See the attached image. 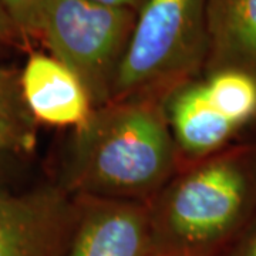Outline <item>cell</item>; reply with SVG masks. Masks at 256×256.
<instances>
[{
	"instance_id": "277c9868",
	"label": "cell",
	"mask_w": 256,
	"mask_h": 256,
	"mask_svg": "<svg viewBox=\"0 0 256 256\" xmlns=\"http://www.w3.org/2000/svg\"><path fill=\"white\" fill-rule=\"evenodd\" d=\"M137 12L94 0H46L42 37L52 56L84 84L94 108L112 101Z\"/></svg>"
},
{
	"instance_id": "4fadbf2b",
	"label": "cell",
	"mask_w": 256,
	"mask_h": 256,
	"mask_svg": "<svg viewBox=\"0 0 256 256\" xmlns=\"http://www.w3.org/2000/svg\"><path fill=\"white\" fill-rule=\"evenodd\" d=\"M0 107H26L20 90V78L4 68H0Z\"/></svg>"
},
{
	"instance_id": "52a82bcc",
	"label": "cell",
	"mask_w": 256,
	"mask_h": 256,
	"mask_svg": "<svg viewBox=\"0 0 256 256\" xmlns=\"http://www.w3.org/2000/svg\"><path fill=\"white\" fill-rule=\"evenodd\" d=\"M18 78L23 101L34 121L77 128L94 111L80 78L53 56L32 53Z\"/></svg>"
},
{
	"instance_id": "9c48e42d",
	"label": "cell",
	"mask_w": 256,
	"mask_h": 256,
	"mask_svg": "<svg viewBox=\"0 0 256 256\" xmlns=\"http://www.w3.org/2000/svg\"><path fill=\"white\" fill-rule=\"evenodd\" d=\"M208 73L240 70L256 77V0H208Z\"/></svg>"
},
{
	"instance_id": "7c38bea8",
	"label": "cell",
	"mask_w": 256,
	"mask_h": 256,
	"mask_svg": "<svg viewBox=\"0 0 256 256\" xmlns=\"http://www.w3.org/2000/svg\"><path fill=\"white\" fill-rule=\"evenodd\" d=\"M22 37L42 36V13L46 0H0Z\"/></svg>"
},
{
	"instance_id": "6da1fadb",
	"label": "cell",
	"mask_w": 256,
	"mask_h": 256,
	"mask_svg": "<svg viewBox=\"0 0 256 256\" xmlns=\"http://www.w3.org/2000/svg\"><path fill=\"white\" fill-rule=\"evenodd\" d=\"M164 101L127 98L94 108L74 128L60 186L72 196L151 201L184 164Z\"/></svg>"
},
{
	"instance_id": "3957f363",
	"label": "cell",
	"mask_w": 256,
	"mask_h": 256,
	"mask_svg": "<svg viewBox=\"0 0 256 256\" xmlns=\"http://www.w3.org/2000/svg\"><path fill=\"white\" fill-rule=\"evenodd\" d=\"M208 0H146L120 66L112 101L165 100L206 66Z\"/></svg>"
},
{
	"instance_id": "5bb4252c",
	"label": "cell",
	"mask_w": 256,
	"mask_h": 256,
	"mask_svg": "<svg viewBox=\"0 0 256 256\" xmlns=\"http://www.w3.org/2000/svg\"><path fill=\"white\" fill-rule=\"evenodd\" d=\"M220 256H256V216Z\"/></svg>"
},
{
	"instance_id": "5b68a950",
	"label": "cell",
	"mask_w": 256,
	"mask_h": 256,
	"mask_svg": "<svg viewBox=\"0 0 256 256\" xmlns=\"http://www.w3.org/2000/svg\"><path fill=\"white\" fill-rule=\"evenodd\" d=\"M76 224V198L62 186L0 191V256H66Z\"/></svg>"
},
{
	"instance_id": "8992f818",
	"label": "cell",
	"mask_w": 256,
	"mask_h": 256,
	"mask_svg": "<svg viewBox=\"0 0 256 256\" xmlns=\"http://www.w3.org/2000/svg\"><path fill=\"white\" fill-rule=\"evenodd\" d=\"M74 198L77 224L66 256H156L148 202Z\"/></svg>"
},
{
	"instance_id": "9a60e30c",
	"label": "cell",
	"mask_w": 256,
	"mask_h": 256,
	"mask_svg": "<svg viewBox=\"0 0 256 256\" xmlns=\"http://www.w3.org/2000/svg\"><path fill=\"white\" fill-rule=\"evenodd\" d=\"M20 37H22V34L18 32L14 20L12 18L9 12L0 2V46L12 44Z\"/></svg>"
},
{
	"instance_id": "ba28073f",
	"label": "cell",
	"mask_w": 256,
	"mask_h": 256,
	"mask_svg": "<svg viewBox=\"0 0 256 256\" xmlns=\"http://www.w3.org/2000/svg\"><path fill=\"white\" fill-rule=\"evenodd\" d=\"M164 107L175 146L186 162L220 152L239 130L215 107L204 80L175 88L165 98Z\"/></svg>"
},
{
	"instance_id": "30bf717a",
	"label": "cell",
	"mask_w": 256,
	"mask_h": 256,
	"mask_svg": "<svg viewBox=\"0 0 256 256\" xmlns=\"http://www.w3.org/2000/svg\"><path fill=\"white\" fill-rule=\"evenodd\" d=\"M210 98L238 128L256 117V77L226 68L208 74L204 80Z\"/></svg>"
},
{
	"instance_id": "8fae6325",
	"label": "cell",
	"mask_w": 256,
	"mask_h": 256,
	"mask_svg": "<svg viewBox=\"0 0 256 256\" xmlns=\"http://www.w3.org/2000/svg\"><path fill=\"white\" fill-rule=\"evenodd\" d=\"M33 124L34 118L26 107H0V152L9 148H32Z\"/></svg>"
},
{
	"instance_id": "2e32d148",
	"label": "cell",
	"mask_w": 256,
	"mask_h": 256,
	"mask_svg": "<svg viewBox=\"0 0 256 256\" xmlns=\"http://www.w3.org/2000/svg\"><path fill=\"white\" fill-rule=\"evenodd\" d=\"M94 2H98L101 4H107V6H114V8L134 10L137 13L146 3V0H94Z\"/></svg>"
},
{
	"instance_id": "7a4b0ae2",
	"label": "cell",
	"mask_w": 256,
	"mask_h": 256,
	"mask_svg": "<svg viewBox=\"0 0 256 256\" xmlns=\"http://www.w3.org/2000/svg\"><path fill=\"white\" fill-rule=\"evenodd\" d=\"M148 210L156 256H220L256 216V146L184 162Z\"/></svg>"
}]
</instances>
